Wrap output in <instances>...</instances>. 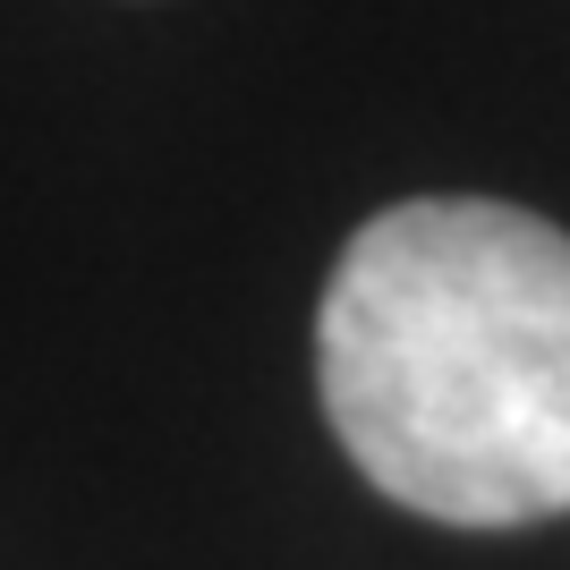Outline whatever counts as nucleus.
Returning <instances> with one entry per match:
<instances>
[{
    "instance_id": "1",
    "label": "nucleus",
    "mask_w": 570,
    "mask_h": 570,
    "mask_svg": "<svg viewBox=\"0 0 570 570\" xmlns=\"http://www.w3.org/2000/svg\"><path fill=\"white\" fill-rule=\"evenodd\" d=\"M315 392L383 502L443 528L570 511V230L502 196H409L341 247Z\"/></svg>"
}]
</instances>
